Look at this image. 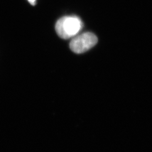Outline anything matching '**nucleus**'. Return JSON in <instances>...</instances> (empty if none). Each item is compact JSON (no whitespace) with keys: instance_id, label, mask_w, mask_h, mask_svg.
<instances>
[{"instance_id":"nucleus-3","label":"nucleus","mask_w":152,"mask_h":152,"mask_svg":"<svg viewBox=\"0 0 152 152\" xmlns=\"http://www.w3.org/2000/svg\"><path fill=\"white\" fill-rule=\"evenodd\" d=\"M28 2L32 5H35L36 0H28Z\"/></svg>"},{"instance_id":"nucleus-1","label":"nucleus","mask_w":152,"mask_h":152,"mask_svg":"<svg viewBox=\"0 0 152 152\" xmlns=\"http://www.w3.org/2000/svg\"><path fill=\"white\" fill-rule=\"evenodd\" d=\"M83 27V23L76 16H64L58 20L55 29L58 36L63 39L75 37Z\"/></svg>"},{"instance_id":"nucleus-2","label":"nucleus","mask_w":152,"mask_h":152,"mask_svg":"<svg viewBox=\"0 0 152 152\" xmlns=\"http://www.w3.org/2000/svg\"><path fill=\"white\" fill-rule=\"evenodd\" d=\"M98 42L96 36L91 32H85L74 37L72 39L69 47L76 54H82L91 49Z\"/></svg>"}]
</instances>
